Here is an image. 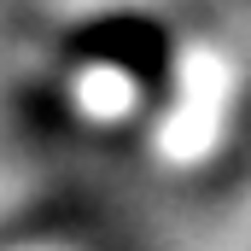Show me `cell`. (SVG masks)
Here are the masks:
<instances>
[{
  "label": "cell",
  "instance_id": "6da1fadb",
  "mask_svg": "<svg viewBox=\"0 0 251 251\" xmlns=\"http://www.w3.org/2000/svg\"><path fill=\"white\" fill-rule=\"evenodd\" d=\"M82 64H100V70H117L128 82H146L158 88L170 76V29L158 18H140V12H111V18H94L82 29H70L64 41Z\"/></svg>",
  "mask_w": 251,
  "mask_h": 251
}]
</instances>
